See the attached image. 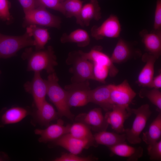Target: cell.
<instances>
[{
	"mask_svg": "<svg viewBox=\"0 0 161 161\" xmlns=\"http://www.w3.org/2000/svg\"><path fill=\"white\" fill-rule=\"evenodd\" d=\"M36 7L48 8L64 14L62 2L60 0H36Z\"/></svg>",
	"mask_w": 161,
	"mask_h": 161,
	"instance_id": "cell-31",
	"label": "cell"
},
{
	"mask_svg": "<svg viewBox=\"0 0 161 161\" xmlns=\"http://www.w3.org/2000/svg\"><path fill=\"white\" fill-rule=\"evenodd\" d=\"M111 84L102 86L90 89L89 94V102L99 105L106 112L111 110L113 106L110 102Z\"/></svg>",
	"mask_w": 161,
	"mask_h": 161,
	"instance_id": "cell-17",
	"label": "cell"
},
{
	"mask_svg": "<svg viewBox=\"0 0 161 161\" xmlns=\"http://www.w3.org/2000/svg\"><path fill=\"white\" fill-rule=\"evenodd\" d=\"M140 35L148 53L158 58L161 54V30L149 32L143 30Z\"/></svg>",
	"mask_w": 161,
	"mask_h": 161,
	"instance_id": "cell-16",
	"label": "cell"
},
{
	"mask_svg": "<svg viewBox=\"0 0 161 161\" xmlns=\"http://www.w3.org/2000/svg\"><path fill=\"white\" fill-rule=\"evenodd\" d=\"M61 42L76 43L81 47L86 46L89 44L90 38L88 33L85 30L78 29L74 30L69 34L64 33L60 38Z\"/></svg>",
	"mask_w": 161,
	"mask_h": 161,
	"instance_id": "cell-24",
	"label": "cell"
},
{
	"mask_svg": "<svg viewBox=\"0 0 161 161\" xmlns=\"http://www.w3.org/2000/svg\"><path fill=\"white\" fill-rule=\"evenodd\" d=\"M140 97L147 98L155 106L158 111L161 110V92L159 89H153L151 90L142 89L139 92Z\"/></svg>",
	"mask_w": 161,
	"mask_h": 161,
	"instance_id": "cell-30",
	"label": "cell"
},
{
	"mask_svg": "<svg viewBox=\"0 0 161 161\" xmlns=\"http://www.w3.org/2000/svg\"><path fill=\"white\" fill-rule=\"evenodd\" d=\"M148 154L150 160L161 161V140L154 143L148 145Z\"/></svg>",
	"mask_w": 161,
	"mask_h": 161,
	"instance_id": "cell-33",
	"label": "cell"
},
{
	"mask_svg": "<svg viewBox=\"0 0 161 161\" xmlns=\"http://www.w3.org/2000/svg\"><path fill=\"white\" fill-rule=\"evenodd\" d=\"M25 109L20 107L9 108L0 114V126L18 123L28 114Z\"/></svg>",
	"mask_w": 161,
	"mask_h": 161,
	"instance_id": "cell-22",
	"label": "cell"
},
{
	"mask_svg": "<svg viewBox=\"0 0 161 161\" xmlns=\"http://www.w3.org/2000/svg\"><path fill=\"white\" fill-rule=\"evenodd\" d=\"M98 158L91 156L81 157L71 153H64L55 159V161H91L96 160Z\"/></svg>",
	"mask_w": 161,
	"mask_h": 161,
	"instance_id": "cell-34",
	"label": "cell"
},
{
	"mask_svg": "<svg viewBox=\"0 0 161 161\" xmlns=\"http://www.w3.org/2000/svg\"><path fill=\"white\" fill-rule=\"evenodd\" d=\"M83 2L80 0H65L62 2L63 15L68 18L75 17L77 22L83 6Z\"/></svg>",
	"mask_w": 161,
	"mask_h": 161,
	"instance_id": "cell-29",
	"label": "cell"
},
{
	"mask_svg": "<svg viewBox=\"0 0 161 161\" xmlns=\"http://www.w3.org/2000/svg\"><path fill=\"white\" fill-rule=\"evenodd\" d=\"M24 87L27 92L32 95L37 108L46 100L47 83V80H44L41 77L40 72H34L32 80L26 83Z\"/></svg>",
	"mask_w": 161,
	"mask_h": 161,
	"instance_id": "cell-11",
	"label": "cell"
},
{
	"mask_svg": "<svg viewBox=\"0 0 161 161\" xmlns=\"http://www.w3.org/2000/svg\"><path fill=\"white\" fill-rule=\"evenodd\" d=\"M108 148L111 155L126 157L128 161H137L143 154V150L142 147H133L128 145L126 142Z\"/></svg>",
	"mask_w": 161,
	"mask_h": 161,
	"instance_id": "cell-19",
	"label": "cell"
},
{
	"mask_svg": "<svg viewBox=\"0 0 161 161\" xmlns=\"http://www.w3.org/2000/svg\"><path fill=\"white\" fill-rule=\"evenodd\" d=\"M93 136L97 145H103L108 147L126 142V140L124 133L119 134L107 131L106 130L97 132Z\"/></svg>",
	"mask_w": 161,
	"mask_h": 161,
	"instance_id": "cell-21",
	"label": "cell"
},
{
	"mask_svg": "<svg viewBox=\"0 0 161 161\" xmlns=\"http://www.w3.org/2000/svg\"><path fill=\"white\" fill-rule=\"evenodd\" d=\"M91 129L90 128L85 124L77 122L72 125L70 124L68 133L78 139L88 140L97 145Z\"/></svg>",
	"mask_w": 161,
	"mask_h": 161,
	"instance_id": "cell-28",
	"label": "cell"
},
{
	"mask_svg": "<svg viewBox=\"0 0 161 161\" xmlns=\"http://www.w3.org/2000/svg\"><path fill=\"white\" fill-rule=\"evenodd\" d=\"M37 109L36 113L38 121L41 125L48 126L58 115L53 107L45 100Z\"/></svg>",
	"mask_w": 161,
	"mask_h": 161,
	"instance_id": "cell-25",
	"label": "cell"
},
{
	"mask_svg": "<svg viewBox=\"0 0 161 161\" xmlns=\"http://www.w3.org/2000/svg\"><path fill=\"white\" fill-rule=\"evenodd\" d=\"M136 95L126 80L117 85L111 84L110 100L112 106L129 107Z\"/></svg>",
	"mask_w": 161,
	"mask_h": 161,
	"instance_id": "cell-9",
	"label": "cell"
},
{
	"mask_svg": "<svg viewBox=\"0 0 161 161\" xmlns=\"http://www.w3.org/2000/svg\"><path fill=\"white\" fill-rule=\"evenodd\" d=\"M34 45L33 39L26 31L20 36L7 35L0 33V58L11 57L21 49Z\"/></svg>",
	"mask_w": 161,
	"mask_h": 161,
	"instance_id": "cell-3",
	"label": "cell"
},
{
	"mask_svg": "<svg viewBox=\"0 0 161 161\" xmlns=\"http://www.w3.org/2000/svg\"><path fill=\"white\" fill-rule=\"evenodd\" d=\"M83 58L96 64L107 66L109 69V75L112 77L116 76L118 70L114 66L110 57L102 51L100 47H94L87 52L80 50L78 51Z\"/></svg>",
	"mask_w": 161,
	"mask_h": 161,
	"instance_id": "cell-14",
	"label": "cell"
},
{
	"mask_svg": "<svg viewBox=\"0 0 161 161\" xmlns=\"http://www.w3.org/2000/svg\"><path fill=\"white\" fill-rule=\"evenodd\" d=\"M121 28L120 21L116 15H111L99 26H94L91 29L92 36L97 40L104 38L119 37Z\"/></svg>",
	"mask_w": 161,
	"mask_h": 161,
	"instance_id": "cell-8",
	"label": "cell"
},
{
	"mask_svg": "<svg viewBox=\"0 0 161 161\" xmlns=\"http://www.w3.org/2000/svg\"><path fill=\"white\" fill-rule=\"evenodd\" d=\"M61 2H62L66 0H60Z\"/></svg>",
	"mask_w": 161,
	"mask_h": 161,
	"instance_id": "cell-39",
	"label": "cell"
},
{
	"mask_svg": "<svg viewBox=\"0 0 161 161\" xmlns=\"http://www.w3.org/2000/svg\"><path fill=\"white\" fill-rule=\"evenodd\" d=\"M24 13V27L35 25L58 29L61 27V18L51 13L45 7H38Z\"/></svg>",
	"mask_w": 161,
	"mask_h": 161,
	"instance_id": "cell-5",
	"label": "cell"
},
{
	"mask_svg": "<svg viewBox=\"0 0 161 161\" xmlns=\"http://www.w3.org/2000/svg\"><path fill=\"white\" fill-rule=\"evenodd\" d=\"M132 114L135 116L131 128L125 129L124 133L126 140L132 144L140 143L142 140L140 135L145 128L152 112L148 104L142 105L137 109L131 108Z\"/></svg>",
	"mask_w": 161,
	"mask_h": 161,
	"instance_id": "cell-4",
	"label": "cell"
},
{
	"mask_svg": "<svg viewBox=\"0 0 161 161\" xmlns=\"http://www.w3.org/2000/svg\"><path fill=\"white\" fill-rule=\"evenodd\" d=\"M154 30H161V0H157L154 12Z\"/></svg>",
	"mask_w": 161,
	"mask_h": 161,
	"instance_id": "cell-36",
	"label": "cell"
},
{
	"mask_svg": "<svg viewBox=\"0 0 161 161\" xmlns=\"http://www.w3.org/2000/svg\"><path fill=\"white\" fill-rule=\"evenodd\" d=\"M26 31L33 38L35 50L45 49V45L50 39L47 29L40 27L35 25H30L27 27Z\"/></svg>",
	"mask_w": 161,
	"mask_h": 161,
	"instance_id": "cell-23",
	"label": "cell"
},
{
	"mask_svg": "<svg viewBox=\"0 0 161 161\" xmlns=\"http://www.w3.org/2000/svg\"><path fill=\"white\" fill-rule=\"evenodd\" d=\"M93 72L95 80L104 82L109 74V69L107 66L93 63Z\"/></svg>",
	"mask_w": 161,
	"mask_h": 161,
	"instance_id": "cell-32",
	"label": "cell"
},
{
	"mask_svg": "<svg viewBox=\"0 0 161 161\" xmlns=\"http://www.w3.org/2000/svg\"><path fill=\"white\" fill-rule=\"evenodd\" d=\"M47 95L56 107L58 116H64L73 120L74 115L70 110L68 102V92L58 83V79L55 72L49 74L47 80Z\"/></svg>",
	"mask_w": 161,
	"mask_h": 161,
	"instance_id": "cell-2",
	"label": "cell"
},
{
	"mask_svg": "<svg viewBox=\"0 0 161 161\" xmlns=\"http://www.w3.org/2000/svg\"><path fill=\"white\" fill-rule=\"evenodd\" d=\"M156 59L154 56L148 53L143 55L142 60L145 64L139 73L137 80L141 86L149 87L154 78V66Z\"/></svg>",
	"mask_w": 161,
	"mask_h": 161,
	"instance_id": "cell-20",
	"label": "cell"
},
{
	"mask_svg": "<svg viewBox=\"0 0 161 161\" xmlns=\"http://www.w3.org/2000/svg\"><path fill=\"white\" fill-rule=\"evenodd\" d=\"M10 7V4L8 0H0V18L8 23L12 19L9 12Z\"/></svg>",
	"mask_w": 161,
	"mask_h": 161,
	"instance_id": "cell-35",
	"label": "cell"
},
{
	"mask_svg": "<svg viewBox=\"0 0 161 161\" xmlns=\"http://www.w3.org/2000/svg\"><path fill=\"white\" fill-rule=\"evenodd\" d=\"M149 87L159 89L161 88V73H160L152 79Z\"/></svg>",
	"mask_w": 161,
	"mask_h": 161,
	"instance_id": "cell-38",
	"label": "cell"
},
{
	"mask_svg": "<svg viewBox=\"0 0 161 161\" xmlns=\"http://www.w3.org/2000/svg\"><path fill=\"white\" fill-rule=\"evenodd\" d=\"M21 6L24 13L36 8V0H17Z\"/></svg>",
	"mask_w": 161,
	"mask_h": 161,
	"instance_id": "cell-37",
	"label": "cell"
},
{
	"mask_svg": "<svg viewBox=\"0 0 161 161\" xmlns=\"http://www.w3.org/2000/svg\"><path fill=\"white\" fill-rule=\"evenodd\" d=\"M69 125L64 126L63 121L59 119L56 123L49 126L45 129H35V133L40 135L38 139L40 142L46 143L55 140L62 135L68 133Z\"/></svg>",
	"mask_w": 161,
	"mask_h": 161,
	"instance_id": "cell-15",
	"label": "cell"
},
{
	"mask_svg": "<svg viewBox=\"0 0 161 161\" xmlns=\"http://www.w3.org/2000/svg\"><path fill=\"white\" fill-rule=\"evenodd\" d=\"M132 114L129 107L113 105L111 110L106 112L104 116L109 125L116 132L124 133V123Z\"/></svg>",
	"mask_w": 161,
	"mask_h": 161,
	"instance_id": "cell-10",
	"label": "cell"
},
{
	"mask_svg": "<svg viewBox=\"0 0 161 161\" xmlns=\"http://www.w3.org/2000/svg\"><path fill=\"white\" fill-rule=\"evenodd\" d=\"M101 18V8L97 0H90L83 5L78 24L82 27L88 26L92 20H99Z\"/></svg>",
	"mask_w": 161,
	"mask_h": 161,
	"instance_id": "cell-18",
	"label": "cell"
},
{
	"mask_svg": "<svg viewBox=\"0 0 161 161\" xmlns=\"http://www.w3.org/2000/svg\"><path fill=\"white\" fill-rule=\"evenodd\" d=\"M161 136V112L159 114L150 125L148 130L143 132L142 139L147 145L160 140Z\"/></svg>",
	"mask_w": 161,
	"mask_h": 161,
	"instance_id": "cell-27",
	"label": "cell"
},
{
	"mask_svg": "<svg viewBox=\"0 0 161 161\" xmlns=\"http://www.w3.org/2000/svg\"><path fill=\"white\" fill-rule=\"evenodd\" d=\"M132 51L129 44L122 38L119 39L113 50L111 59L113 63H120L131 57Z\"/></svg>",
	"mask_w": 161,
	"mask_h": 161,
	"instance_id": "cell-26",
	"label": "cell"
},
{
	"mask_svg": "<svg viewBox=\"0 0 161 161\" xmlns=\"http://www.w3.org/2000/svg\"><path fill=\"white\" fill-rule=\"evenodd\" d=\"M53 141L54 145L61 146L70 153L77 155L80 153L84 149L97 145L89 141L75 137L69 133L65 134Z\"/></svg>",
	"mask_w": 161,
	"mask_h": 161,
	"instance_id": "cell-13",
	"label": "cell"
},
{
	"mask_svg": "<svg viewBox=\"0 0 161 161\" xmlns=\"http://www.w3.org/2000/svg\"><path fill=\"white\" fill-rule=\"evenodd\" d=\"M22 57L27 61L28 71L40 72L45 70L50 74L55 72L54 67L58 64L53 49L51 46L39 50L27 48Z\"/></svg>",
	"mask_w": 161,
	"mask_h": 161,
	"instance_id": "cell-1",
	"label": "cell"
},
{
	"mask_svg": "<svg viewBox=\"0 0 161 161\" xmlns=\"http://www.w3.org/2000/svg\"><path fill=\"white\" fill-rule=\"evenodd\" d=\"M69 59L72 65L70 69L73 74V83L83 82L89 80H95L93 75V64L91 61L83 58L78 51L70 55Z\"/></svg>",
	"mask_w": 161,
	"mask_h": 161,
	"instance_id": "cell-6",
	"label": "cell"
},
{
	"mask_svg": "<svg viewBox=\"0 0 161 161\" xmlns=\"http://www.w3.org/2000/svg\"><path fill=\"white\" fill-rule=\"evenodd\" d=\"M65 89L68 92V102L70 108L83 106L89 103L90 89L88 80L73 83L66 86Z\"/></svg>",
	"mask_w": 161,
	"mask_h": 161,
	"instance_id": "cell-7",
	"label": "cell"
},
{
	"mask_svg": "<svg viewBox=\"0 0 161 161\" xmlns=\"http://www.w3.org/2000/svg\"><path fill=\"white\" fill-rule=\"evenodd\" d=\"M75 120L85 124L97 132L106 130L109 125L100 108H94L87 113L79 114Z\"/></svg>",
	"mask_w": 161,
	"mask_h": 161,
	"instance_id": "cell-12",
	"label": "cell"
}]
</instances>
